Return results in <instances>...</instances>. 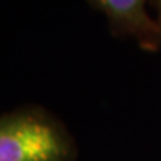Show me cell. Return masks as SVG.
Listing matches in <instances>:
<instances>
[{"mask_svg": "<svg viewBox=\"0 0 161 161\" xmlns=\"http://www.w3.org/2000/svg\"><path fill=\"white\" fill-rule=\"evenodd\" d=\"M72 140L64 128L39 109L0 116V161H69Z\"/></svg>", "mask_w": 161, "mask_h": 161, "instance_id": "obj_1", "label": "cell"}, {"mask_svg": "<svg viewBox=\"0 0 161 161\" xmlns=\"http://www.w3.org/2000/svg\"><path fill=\"white\" fill-rule=\"evenodd\" d=\"M108 18L116 35L128 36L143 49L161 48V27L146 11L148 0H88Z\"/></svg>", "mask_w": 161, "mask_h": 161, "instance_id": "obj_2", "label": "cell"}, {"mask_svg": "<svg viewBox=\"0 0 161 161\" xmlns=\"http://www.w3.org/2000/svg\"><path fill=\"white\" fill-rule=\"evenodd\" d=\"M152 3L157 9V23L161 27V0H152Z\"/></svg>", "mask_w": 161, "mask_h": 161, "instance_id": "obj_3", "label": "cell"}]
</instances>
